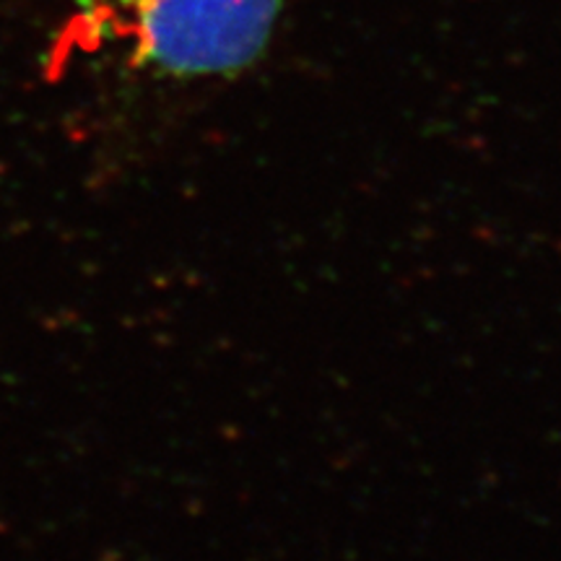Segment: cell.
<instances>
[{
	"instance_id": "obj_1",
	"label": "cell",
	"mask_w": 561,
	"mask_h": 561,
	"mask_svg": "<svg viewBox=\"0 0 561 561\" xmlns=\"http://www.w3.org/2000/svg\"><path fill=\"white\" fill-rule=\"evenodd\" d=\"M284 0H73L81 42L170 79H219L268 50Z\"/></svg>"
}]
</instances>
